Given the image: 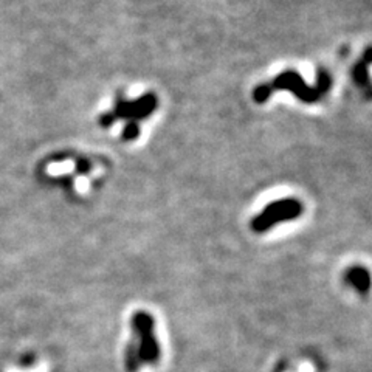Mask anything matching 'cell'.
I'll return each instance as SVG.
<instances>
[{
  "mask_svg": "<svg viewBox=\"0 0 372 372\" xmlns=\"http://www.w3.org/2000/svg\"><path fill=\"white\" fill-rule=\"evenodd\" d=\"M273 208L276 211H273V213H266L264 216H262V219H259V221H258V228L259 230H264L266 227H268L270 223H273L276 219L291 217V216H295L298 213V211H295L296 209V203L295 202L281 203V205H276Z\"/></svg>",
  "mask_w": 372,
  "mask_h": 372,
  "instance_id": "1",
  "label": "cell"
},
{
  "mask_svg": "<svg viewBox=\"0 0 372 372\" xmlns=\"http://www.w3.org/2000/svg\"><path fill=\"white\" fill-rule=\"evenodd\" d=\"M346 280L360 291H366L371 286V278L364 268H351L346 275Z\"/></svg>",
  "mask_w": 372,
  "mask_h": 372,
  "instance_id": "2",
  "label": "cell"
}]
</instances>
